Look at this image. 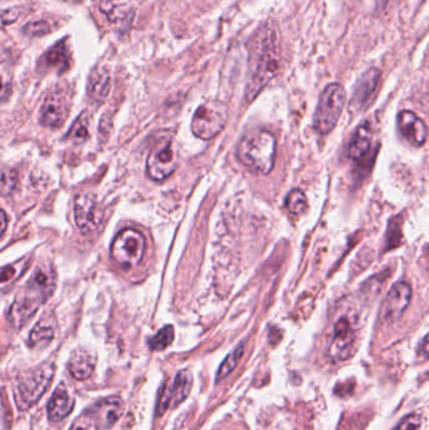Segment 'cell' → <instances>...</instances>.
I'll return each instance as SVG.
<instances>
[{
	"instance_id": "obj_22",
	"label": "cell",
	"mask_w": 429,
	"mask_h": 430,
	"mask_svg": "<svg viewBox=\"0 0 429 430\" xmlns=\"http://www.w3.org/2000/svg\"><path fill=\"white\" fill-rule=\"evenodd\" d=\"M55 324L49 317L39 321L29 333V338H28L29 347L32 349L46 347L55 338Z\"/></svg>"
},
{
	"instance_id": "obj_26",
	"label": "cell",
	"mask_w": 429,
	"mask_h": 430,
	"mask_svg": "<svg viewBox=\"0 0 429 430\" xmlns=\"http://www.w3.org/2000/svg\"><path fill=\"white\" fill-rule=\"evenodd\" d=\"M285 204L291 214H304L307 209V197L304 191L300 189H294L288 193Z\"/></svg>"
},
{
	"instance_id": "obj_12",
	"label": "cell",
	"mask_w": 429,
	"mask_h": 430,
	"mask_svg": "<svg viewBox=\"0 0 429 430\" xmlns=\"http://www.w3.org/2000/svg\"><path fill=\"white\" fill-rule=\"evenodd\" d=\"M104 219V213L96 197L91 194H82L74 200V221L82 234H91L97 229Z\"/></svg>"
},
{
	"instance_id": "obj_11",
	"label": "cell",
	"mask_w": 429,
	"mask_h": 430,
	"mask_svg": "<svg viewBox=\"0 0 429 430\" xmlns=\"http://www.w3.org/2000/svg\"><path fill=\"white\" fill-rule=\"evenodd\" d=\"M356 333L349 317L343 316L335 322L332 342L329 346V356L334 361L348 360L355 347Z\"/></svg>"
},
{
	"instance_id": "obj_1",
	"label": "cell",
	"mask_w": 429,
	"mask_h": 430,
	"mask_svg": "<svg viewBox=\"0 0 429 430\" xmlns=\"http://www.w3.org/2000/svg\"><path fill=\"white\" fill-rule=\"evenodd\" d=\"M281 67L278 33L271 25H264L251 38L250 76L245 97L251 102L264 87L276 77Z\"/></svg>"
},
{
	"instance_id": "obj_13",
	"label": "cell",
	"mask_w": 429,
	"mask_h": 430,
	"mask_svg": "<svg viewBox=\"0 0 429 430\" xmlns=\"http://www.w3.org/2000/svg\"><path fill=\"white\" fill-rule=\"evenodd\" d=\"M381 74L378 68H370L356 82L355 88L353 91V97L350 101V106L356 112L367 110L369 106L374 102L379 83H381Z\"/></svg>"
},
{
	"instance_id": "obj_20",
	"label": "cell",
	"mask_w": 429,
	"mask_h": 430,
	"mask_svg": "<svg viewBox=\"0 0 429 430\" xmlns=\"http://www.w3.org/2000/svg\"><path fill=\"white\" fill-rule=\"evenodd\" d=\"M96 366V357L90 351L79 349L69 357L67 369L76 380L83 381L93 375Z\"/></svg>"
},
{
	"instance_id": "obj_15",
	"label": "cell",
	"mask_w": 429,
	"mask_h": 430,
	"mask_svg": "<svg viewBox=\"0 0 429 430\" xmlns=\"http://www.w3.org/2000/svg\"><path fill=\"white\" fill-rule=\"evenodd\" d=\"M69 112L68 99L61 91L49 93L41 109V123L46 127H58L66 121Z\"/></svg>"
},
{
	"instance_id": "obj_32",
	"label": "cell",
	"mask_w": 429,
	"mask_h": 430,
	"mask_svg": "<svg viewBox=\"0 0 429 430\" xmlns=\"http://www.w3.org/2000/svg\"><path fill=\"white\" fill-rule=\"evenodd\" d=\"M422 425V417L419 414H411L405 417L393 430H419Z\"/></svg>"
},
{
	"instance_id": "obj_4",
	"label": "cell",
	"mask_w": 429,
	"mask_h": 430,
	"mask_svg": "<svg viewBox=\"0 0 429 430\" xmlns=\"http://www.w3.org/2000/svg\"><path fill=\"white\" fill-rule=\"evenodd\" d=\"M55 377V365L44 363L34 369L20 374L15 382V401L20 410H28L36 405L47 391Z\"/></svg>"
},
{
	"instance_id": "obj_8",
	"label": "cell",
	"mask_w": 429,
	"mask_h": 430,
	"mask_svg": "<svg viewBox=\"0 0 429 430\" xmlns=\"http://www.w3.org/2000/svg\"><path fill=\"white\" fill-rule=\"evenodd\" d=\"M178 166V154L172 140L154 146L147 156V172L154 181H164L174 174Z\"/></svg>"
},
{
	"instance_id": "obj_23",
	"label": "cell",
	"mask_w": 429,
	"mask_h": 430,
	"mask_svg": "<svg viewBox=\"0 0 429 430\" xmlns=\"http://www.w3.org/2000/svg\"><path fill=\"white\" fill-rule=\"evenodd\" d=\"M90 137V116L85 111L76 118L72 127L67 132L66 139L74 144H83Z\"/></svg>"
},
{
	"instance_id": "obj_9",
	"label": "cell",
	"mask_w": 429,
	"mask_h": 430,
	"mask_svg": "<svg viewBox=\"0 0 429 430\" xmlns=\"http://www.w3.org/2000/svg\"><path fill=\"white\" fill-rule=\"evenodd\" d=\"M193 375L188 369L179 371L172 384L161 390L156 404V415H163L168 409H175L184 401L191 391Z\"/></svg>"
},
{
	"instance_id": "obj_36",
	"label": "cell",
	"mask_w": 429,
	"mask_h": 430,
	"mask_svg": "<svg viewBox=\"0 0 429 430\" xmlns=\"http://www.w3.org/2000/svg\"><path fill=\"white\" fill-rule=\"evenodd\" d=\"M102 3H110L111 0H101Z\"/></svg>"
},
{
	"instance_id": "obj_17",
	"label": "cell",
	"mask_w": 429,
	"mask_h": 430,
	"mask_svg": "<svg viewBox=\"0 0 429 430\" xmlns=\"http://www.w3.org/2000/svg\"><path fill=\"white\" fill-rule=\"evenodd\" d=\"M123 400L118 396H110L106 399L98 400L86 412H88L100 425V428L104 430L116 424L117 420L123 415Z\"/></svg>"
},
{
	"instance_id": "obj_24",
	"label": "cell",
	"mask_w": 429,
	"mask_h": 430,
	"mask_svg": "<svg viewBox=\"0 0 429 430\" xmlns=\"http://www.w3.org/2000/svg\"><path fill=\"white\" fill-rule=\"evenodd\" d=\"M111 23L116 25L118 31H129L134 20V9H125L123 6H111L109 11H104Z\"/></svg>"
},
{
	"instance_id": "obj_14",
	"label": "cell",
	"mask_w": 429,
	"mask_h": 430,
	"mask_svg": "<svg viewBox=\"0 0 429 430\" xmlns=\"http://www.w3.org/2000/svg\"><path fill=\"white\" fill-rule=\"evenodd\" d=\"M374 134L368 123H364L355 130L354 135L351 136L348 148V155L350 160L354 161L358 166H367L369 159H374Z\"/></svg>"
},
{
	"instance_id": "obj_25",
	"label": "cell",
	"mask_w": 429,
	"mask_h": 430,
	"mask_svg": "<svg viewBox=\"0 0 429 430\" xmlns=\"http://www.w3.org/2000/svg\"><path fill=\"white\" fill-rule=\"evenodd\" d=\"M243 352H245V344H239L236 349H234L229 355H228L224 361L219 366V369L217 371V376H215V380L222 381L223 379H226L229 374H232V371L237 368L240 359L243 356Z\"/></svg>"
},
{
	"instance_id": "obj_35",
	"label": "cell",
	"mask_w": 429,
	"mask_h": 430,
	"mask_svg": "<svg viewBox=\"0 0 429 430\" xmlns=\"http://www.w3.org/2000/svg\"><path fill=\"white\" fill-rule=\"evenodd\" d=\"M0 226H1V234H4L6 229V224H8V216H6V213L4 210H1V214H0Z\"/></svg>"
},
{
	"instance_id": "obj_21",
	"label": "cell",
	"mask_w": 429,
	"mask_h": 430,
	"mask_svg": "<svg viewBox=\"0 0 429 430\" xmlns=\"http://www.w3.org/2000/svg\"><path fill=\"white\" fill-rule=\"evenodd\" d=\"M69 61H71V55H69V50H68L66 41L58 42L53 47H50L42 58L46 67L55 68L58 71L67 69L69 67Z\"/></svg>"
},
{
	"instance_id": "obj_27",
	"label": "cell",
	"mask_w": 429,
	"mask_h": 430,
	"mask_svg": "<svg viewBox=\"0 0 429 430\" xmlns=\"http://www.w3.org/2000/svg\"><path fill=\"white\" fill-rule=\"evenodd\" d=\"M172 340H174V327L168 325L149 340V347L153 351L165 350L169 345H172Z\"/></svg>"
},
{
	"instance_id": "obj_18",
	"label": "cell",
	"mask_w": 429,
	"mask_h": 430,
	"mask_svg": "<svg viewBox=\"0 0 429 430\" xmlns=\"http://www.w3.org/2000/svg\"><path fill=\"white\" fill-rule=\"evenodd\" d=\"M74 400L64 385H60L50 396L47 405V414L50 422H61L74 410Z\"/></svg>"
},
{
	"instance_id": "obj_33",
	"label": "cell",
	"mask_w": 429,
	"mask_h": 430,
	"mask_svg": "<svg viewBox=\"0 0 429 430\" xmlns=\"http://www.w3.org/2000/svg\"><path fill=\"white\" fill-rule=\"evenodd\" d=\"M19 15H20V12H19L18 8L3 11V25L14 23L19 18Z\"/></svg>"
},
{
	"instance_id": "obj_5",
	"label": "cell",
	"mask_w": 429,
	"mask_h": 430,
	"mask_svg": "<svg viewBox=\"0 0 429 430\" xmlns=\"http://www.w3.org/2000/svg\"><path fill=\"white\" fill-rule=\"evenodd\" d=\"M346 104L345 88L339 83L326 87L320 96L319 104L313 115V127L321 135L330 134L336 127Z\"/></svg>"
},
{
	"instance_id": "obj_31",
	"label": "cell",
	"mask_w": 429,
	"mask_h": 430,
	"mask_svg": "<svg viewBox=\"0 0 429 430\" xmlns=\"http://www.w3.org/2000/svg\"><path fill=\"white\" fill-rule=\"evenodd\" d=\"M69 430H102L100 428V425L95 422V419L88 414L85 412L83 415H81L80 418L76 419L74 424L71 425Z\"/></svg>"
},
{
	"instance_id": "obj_34",
	"label": "cell",
	"mask_w": 429,
	"mask_h": 430,
	"mask_svg": "<svg viewBox=\"0 0 429 430\" xmlns=\"http://www.w3.org/2000/svg\"><path fill=\"white\" fill-rule=\"evenodd\" d=\"M421 350H422V354H423L424 356L429 357V333L424 338Z\"/></svg>"
},
{
	"instance_id": "obj_28",
	"label": "cell",
	"mask_w": 429,
	"mask_h": 430,
	"mask_svg": "<svg viewBox=\"0 0 429 430\" xmlns=\"http://www.w3.org/2000/svg\"><path fill=\"white\" fill-rule=\"evenodd\" d=\"M27 267H28V263L25 261L4 267L3 272H1V284L6 286V283L15 281L27 270Z\"/></svg>"
},
{
	"instance_id": "obj_29",
	"label": "cell",
	"mask_w": 429,
	"mask_h": 430,
	"mask_svg": "<svg viewBox=\"0 0 429 430\" xmlns=\"http://www.w3.org/2000/svg\"><path fill=\"white\" fill-rule=\"evenodd\" d=\"M50 32V25L44 20H36L29 22L23 27V33L27 37L39 38L44 37Z\"/></svg>"
},
{
	"instance_id": "obj_30",
	"label": "cell",
	"mask_w": 429,
	"mask_h": 430,
	"mask_svg": "<svg viewBox=\"0 0 429 430\" xmlns=\"http://www.w3.org/2000/svg\"><path fill=\"white\" fill-rule=\"evenodd\" d=\"M17 174L13 170H3L1 172V194L3 195H9L12 194L13 190L15 189L17 186Z\"/></svg>"
},
{
	"instance_id": "obj_19",
	"label": "cell",
	"mask_w": 429,
	"mask_h": 430,
	"mask_svg": "<svg viewBox=\"0 0 429 430\" xmlns=\"http://www.w3.org/2000/svg\"><path fill=\"white\" fill-rule=\"evenodd\" d=\"M111 86H112V80H111L110 71L104 67L95 68L88 78L87 93L93 101L102 104L110 95Z\"/></svg>"
},
{
	"instance_id": "obj_6",
	"label": "cell",
	"mask_w": 429,
	"mask_h": 430,
	"mask_svg": "<svg viewBox=\"0 0 429 430\" xmlns=\"http://www.w3.org/2000/svg\"><path fill=\"white\" fill-rule=\"evenodd\" d=\"M147 240L142 232L126 228L117 234L111 244V257L123 268H132L142 263Z\"/></svg>"
},
{
	"instance_id": "obj_2",
	"label": "cell",
	"mask_w": 429,
	"mask_h": 430,
	"mask_svg": "<svg viewBox=\"0 0 429 430\" xmlns=\"http://www.w3.org/2000/svg\"><path fill=\"white\" fill-rule=\"evenodd\" d=\"M57 276L50 265L38 268L31 279L15 296L11 306L8 321L14 328H22L36 314L39 307L55 292Z\"/></svg>"
},
{
	"instance_id": "obj_10",
	"label": "cell",
	"mask_w": 429,
	"mask_h": 430,
	"mask_svg": "<svg viewBox=\"0 0 429 430\" xmlns=\"http://www.w3.org/2000/svg\"><path fill=\"white\" fill-rule=\"evenodd\" d=\"M413 289L408 282L400 281L393 284L381 305V320L386 324L398 321L411 305Z\"/></svg>"
},
{
	"instance_id": "obj_16",
	"label": "cell",
	"mask_w": 429,
	"mask_h": 430,
	"mask_svg": "<svg viewBox=\"0 0 429 430\" xmlns=\"http://www.w3.org/2000/svg\"><path fill=\"white\" fill-rule=\"evenodd\" d=\"M398 127L400 134L416 148L424 145L428 139L427 125L413 111L403 110L399 112Z\"/></svg>"
},
{
	"instance_id": "obj_7",
	"label": "cell",
	"mask_w": 429,
	"mask_h": 430,
	"mask_svg": "<svg viewBox=\"0 0 429 430\" xmlns=\"http://www.w3.org/2000/svg\"><path fill=\"white\" fill-rule=\"evenodd\" d=\"M227 123V106L221 101H208L196 111L191 121V131L202 140H212L226 127Z\"/></svg>"
},
{
	"instance_id": "obj_3",
	"label": "cell",
	"mask_w": 429,
	"mask_h": 430,
	"mask_svg": "<svg viewBox=\"0 0 429 430\" xmlns=\"http://www.w3.org/2000/svg\"><path fill=\"white\" fill-rule=\"evenodd\" d=\"M236 155L250 172L268 175L275 166L276 137L267 130L251 131L240 139Z\"/></svg>"
}]
</instances>
